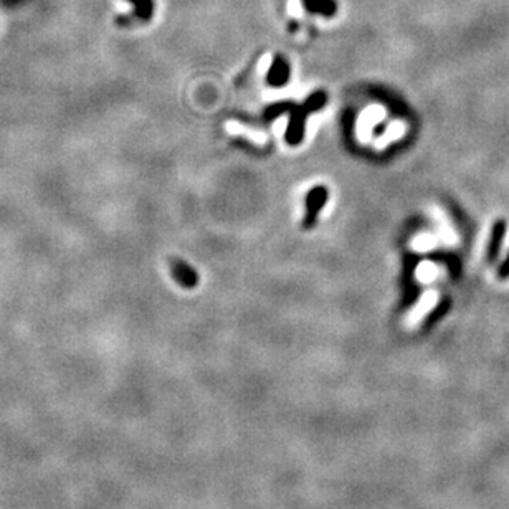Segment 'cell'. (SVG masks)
I'll use <instances>...</instances> for the list:
<instances>
[{
    "label": "cell",
    "instance_id": "6da1fadb",
    "mask_svg": "<svg viewBox=\"0 0 509 509\" xmlns=\"http://www.w3.org/2000/svg\"><path fill=\"white\" fill-rule=\"evenodd\" d=\"M327 197H329V192L324 185H316L314 189H311L306 195V214H305V229H311L314 225V221L319 215L322 207L326 205Z\"/></svg>",
    "mask_w": 509,
    "mask_h": 509
},
{
    "label": "cell",
    "instance_id": "ba28073f",
    "mask_svg": "<svg viewBox=\"0 0 509 509\" xmlns=\"http://www.w3.org/2000/svg\"><path fill=\"white\" fill-rule=\"evenodd\" d=\"M324 103H326V93L319 92V93H314L312 97L307 98L303 108L306 109V113H312V111L321 109L322 106H324Z\"/></svg>",
    "mask_w": 509,
    "mask_h": 509
},
{
    "label": "cell",
    "instance_id": "9c48e42d",
    "mask_svg": "<svg viewBox=\"0 0 509 509\" xmlns=\"http://www.w3.org/2000/svg\"><path fill=\"white\" fill-rule=\"evenodd\" d=\"M498 276H500L501 280L509 278V255H508V258L505 260V263H503L500 266V270H498Z\"/></svg>",
    "mask_w": 509,
    "mask_h": 509
},
{
    "label": "cell",
    "instance_id": "277c9868",
    "mask_svg": "<svg viewBox=\"0 0 509 509\" xmlns=\"http://www.w3.org/2000/svg\"><path fill=\"white\" fill-rule=\"evenodd\" d=\"M134 5V12L129 13V17H119L118 23L129 25L133 20L138 22H149L154 13V0H129Z\"/></svg>",
    "mask_w": 509,
    "mask_h": 509
},
{
    "label": "cell",
    "instance_id": "3957f363",
    "mask_svg": "<svg viewBox=\"0 0 509 509\" xmlns=\"http://www.w3.org/2000/svg\"><path fill=\"white\" fill-rule=\"evenodd\" d=\"M170 271L175 281L184 288H195L199 283V275L192 266H189L182 260H173L170 261Z\"/></svg>",
    "mask_w": 509,
    "mask_h": 509
},
{
    "label": "cell",
    "instance_id": "52a82bcc",
    "mask_svg": "<svg viewBox=\"0 0 509 509\" xmlns=\"http://www.w3.org/2000/svg\"><path fill=\"white\" fill-rule=\"evenodd\" d=\"M306 12L317 13L322 17H332L337 12L336 0H301Z\"/></svg>",
    "mask_w": 509,
    "mask_h": 509
},
{
    "label": "cell",
    "instance_id": "7a4b0ae2",
    "mask_svg": "<svg viewBox=\"0 0 509 509\" xmlns=\"http://www.w3.org/2000/svg\"><path fill=\"white\" fill-rule=\"evenodd\" d=\"M306 109L301 106V108H291L290 114V123L288 129H286V143L291 146L300 144L305 138V129H306Z\"/></svg>",
    "mask_w": 509,
    "mask_h": 509
},
{
    "label": "cell",
    "instance_id": "5b68a950",
    "mask_svg": "<svg viewBox=\"0 0 509 509\" xmlns=\"http://www.w3.org/2000/svg\"><path fill=\"white\" fill-rule=\"evenodd\" d=\"M290 75H291L290 63L278 55V57L273 58V63H271L266 82H268V84H271V87H283V84L288 83Z\"/></svg>",
    "mask_w": 509,
    "mask_h": 509
},
{
    "label": "cell",
    "instance_id": "8992f818",
    "mask_svg": "<svg viewBox=\"0 0 509 509\" xmlns=\"http://www.w3.org/2000/svg\"><path fill=\"white\" fill-rule=\"evenodd\" d=\"M505 235H506V221L505 220L495 221V225H493V230H491L490 245H488V255H486V258L490 263H493V261L498 258V255H500V248H501V243H503V239H505Z\"/></svg>",
    "mask_w": 509,
    "mask_h": 509
}]
</instances>
